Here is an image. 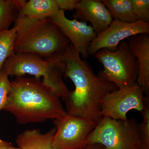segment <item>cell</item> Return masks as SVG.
I'll list each match as a JSON object with an SVG mask.
<instances>
[{
    "label": "cell",
    "instance_id": "cell-19",
    "mask_svg": "<svg viewBox=\"0 0 149 149\" xmlns=\"http://www.w3.org/2000/svg\"><path fill=\"white\" fill-rule=\"evenodd\" d=\"M133 12L139 20L149 23V0H130Z\"/></svg>",
    "mask_w": 149,
    "mask_h": 149
},
{
    "label": "cell",
    "instance_id": "cell-10",
    "mask_svg": "<svg viewBox=\"0 0 149 149\" xmlns=\"http://www.w3.org/2000/svg\"><path fill=\"white\" fill-rule=\"evenodd\" d=\"M65 12L59 10L49 18L70 41L81 58L85 60L88 58L89 47L97 35L91 25L75 18L72 20L68 19L65 16Z\"/></svg>",
    "mask_w": 149,
    "mask_h": 149
},
{
    "label": "cell",
    "instance_id": "cell-24",
    "mask_svg": "<svg viewBox=\"0 0 149 149\" xmlns=\"http://www.w3.org/2000/svg\"><path fill=\"white\" fill-rule=\"evenodd\" d=\"M0 149H21L19 148H15L13 146H11L3 147V148H0Z\"/></svg>",
    "mask_w": 149,
    "mask_h": 149
},
{
    "label": "cell",
    "instance_id": "cell-6",
    "mask_svg": "<svg viewBox=\"0 0 149 149\" xmlns=\"http://www.w3.org/2000/svg\"><path fill=\"white\" fill-rule=\"evenodd\" d=\"M93 144L105 149H139V123L134 118L118 120L103 117L87 139L88 146Z\"/></svg>",
    "mask_w": 149,
    "mask_h": 149
},
{
    "label": "cell",
    "instance_id": "cell-11",
    "mask_svg": "<svg viewBox=\"0 0 149 149\" xmlns=\"http://www.w3.org/2000/svg\"><path fill=\"white\" fill-rule=\"evenodd\" d=\"M75 10L74 18L90 22L97 35L106 29L113 20L102 0H80Z\"/></svg>",
    "mask_w": 149,
    "mask_h": 149
},
{
    "label": "cell",
    "instance_id": "cell-23",
    "mask_svg": "<svg viewBox=\"0 0 149 149\" xmlns=\"http://www.w3.org/2000/svg\"><path fill=\"white\" fill-rule=\"evenodd\" d=\"M11 143L6 142V141H3L0 138V148H3V147H9L12 146Z\"/></svg>",
    "mask_w": 149,
    "mask_h": 149
},
{
    "label": "cell",
    "instance_id": "cell-17",
    "mask_svg": "<svg viewBox=\"0 0 149 149\" xmlns=\"http://www.w3.org/2000/svg\"><path fill=\"white\" fill-rule=\"evenodd\" d=\"M17 27H13L0 32V71L6 61L15 54L14 45Z\"/></svg>",
    "mask_w": 149,
    "mask_h": 149
},
{
    "label": "cell",
    "instance_id": "cell-4",
    "mask_svg": "<svg viewBox=\"0 0 149 149\" xmlns=\"http://www.w3.org/2000/svg\"><path fill=\"white\" fill-rule=\"evenodd\" d=\"M65 63L56 55L44 60L34 54L15 53L5 62L2 69L8 76L22 77L26 74L41 79L57 96L65 97L68 90L63 80Z\"/></svg>",
    "mask_w": 149,
    "mask_h": 149
},
{
    "label": "cell",
    "instance_id": "cell-16",
    "mask_svg": "<svg viewBox=\"0 0 149 149\" xmlns=\"http://www.w3.org/2000/svg\"><path fill=\"white\" fill-rule=\"evenodd\" d=\"M26 1L0 0V32L8 29Z\"/></svg>",
    "mask_w": 149,
    "mask_h": 149
},
{
    "label": "cell",
    "instance_id": "cell-13",
    "mask_svg": "<svg viewBox=\"0 0 149 149\" xmlns=\"http://www.w3.org/2000/svg\"><path fill=\"white\" fill-rule=\"evenodd\" d=\"M56 132L55 127L45 133L39 129L25 130L17 136L15 142L21 149H53Z\"/></svg>",
    "mask_w": 149,
    "mask_h": 149
},
{
    "label": "cell",
    "instance_id": "cell-15",
    "mask_svg": "<svg viewBox=\"0 0 149 149\" xmlns=\"http://www.w3.org/2000/svg\"><path fill=\"white\" fill-rule=\"evenodd\" d=\"M114 20L136 22L139 19L133 12L130 0H102Z\"/></svg>",
    "mask_w": 149,
    "mask_h": 149
},
{
    "label": "cell",
    "instance_id": "cell-21",
    "mask_svg": "<svg viewBox=\"0 0 149 149\" xmlns=\"http://www.w3.org/2000/svg\"><path fill=\"white\" fill-rule=\"evenodd\" d=\"M59 10L65 11L76 9L80 0H55Z\"/></svg>",
    "mask_w": 149,
    "mask_h": 149
},
{
    "label": "cell",
    "instance_id": "cell-7",
    "mask_svg": "<svg viewBox=\"0 0 149 149\" xmlns=\"http://www.w3.org/2000/svg\"><path fill=\"white\" fill-rule=\"evenodd\" d=\"M56 132L53 149H85L87 139L97 123L92 120L67 114L54 120Z\"/></svg>",
    "mask_w": 149,
    "mask_h": 149
},
{
    "label": "cell",
    "instance_id": "cell-18",
    "mask_svg": "<svg viewBox=\"0 0 149 149\" xmlns=\"http://www.w3.org/2000/svg\"><path fill=\"white\" fill-rule=\"evenodd\" d=\"M143 120L139 123L140 145L139 149H149V97H145L143 109L141 112Z\"/></svg>",
    "mask_w": 149,
    "mask_h": 149
},
{
    "label": "cell",
    "instance_id": "cell-1",
    "mask_svg": "<svg viewBox=\"0 0 149 149\" xmlns=\"http://www.w3.org/2000/svg\"><path fill=\"white\" fill-rule=\"evenodd\" d=\"M56 55L65 63L64 75L71 80L75 87L74 91H68L62 98L65 103L67 114L98 123L102 118L101 111L103 99L118 88L96 74L70 43Z\"/></svg>",
    "mask_w": 149,
    "mask_h": 149
},
{
    "label": "cell",
    "instance_id": "cell-12",
    "mask_svg": "<svg viewBox=\"0 0 149 149\" xmlns=\"http://www.w3.org/2000/svg\"><path fill=\"white\" fill-rule=\"evenodd\" d=\"M126 40L139 66L136 83L143 89L147 95H149V34H139Z\"/></svg>",
    "mask_w": 149,
    "mask_h": 149
},
{
    "label": "cell",
    "instance_id": "cell-20",
    "mask_svg": "<svg viewBox=\"0 0 149 149\" xmlns=\"http://www.w3.org/2000/svg\"><path fill=\"white\" fill-rule=\"evenodd\" d=\"M10 87L8 75L2 69L0 71V111L4 109L6 104Z\"/></svg>",
    "mask_w": 149,
    "mask_h": 149
},
{
    "label": "cell",
    "instance_id": "cell-14",
    "mask_svg": "<svg viewBox=\"0 0 149 149\" xmlns=\"http://www.w3.org/2000/svg\"><path fill=\"white\" fill-rule=\"evenodd\" d=\"M59 10L55 0H30L24 3L18 15L31 19H42L49 18Z\"/></svg>",
    "mask_w": 149,
    "mask_h": 149
},
{
    "label": "cell",
    "instance_id": "cell-22",
    "mask_svg": "<svg viewBox=\"0 0 149 149\" xmlns=\"http://www.w3.org/2000/svg\"><path fill=\"white\" fill-rule=\"evenodd\" d=\"M85 149H105L104 147L100 144H93L89 145Z\"/></svg>",
    "mask_w": 149,
    "mask_h": 149
},
{
    "label": "cell",
    "instance_id": "cell-3",
    "mask_svg": "<svg viewBox=\"0 0 149 149\" xmlns=\"http://www.w3.org/2000/svg\"><path fill=\"white\" fill-rule=\"evenodd\" d=\"M15 25L17 27L15 53L34 54L47 58L69 45V40L49 18L31 19L18 15Z\"/></svg>",
    "mask_w": 149,
    "mask_h": 149
},
{
    "label": "cell",
    "instance_id": "cell-8",
    "mask_svg": "<svg viewBox=\"0 0 149 149\" xmlns=\"http://www.w3.org/2000/svg\"><path fill=\"white\" fill-rule=\"evenodd\" d=\"M144 93L143 89L136 83L109 93L102 101V117L127 120V113L131 110L141 112L144 109Z\"/></svg>",
    "mask_w": 149,
    "mask_h": 149
},
{
    "label": "cell",
    "instance_id": "cell-2",
    "mask_svg": "<svg viewBox=\"0 0 149 149\" xmlns=\"http://www.w3.org/2000/svg\"><path fill=\"white\" fill-rule=\"evenodd\" d=\"M22 125L64 117L66 112L60 97L36 77H17L11 82L7 101L3 109Z\"/></svg>",
    "mask_w": 149,
    "mask_h": 149
},
{
    "label": "cell",
    "instance_id": "cell-5",
    "mask_svg": "<svg viewBox=\"0 0 149 149\" xmlns=\"http://www.w3.org/2000/svg\"><path fill=\"white\" fill-rule=\"evenodd\" d=\"M94 56L103 66L98 74L118 88L136 83L139 66L126 40L122 41L116 50L101 49Z\"/></svg>",
    "mask_w": 149,
    "mask_h": 149
},
{
    "label": "cell",
    "instance_id": "cell-9",
    "mask_svg": "<svg viewBox=\"0 0 149 149\" xmlns=\"http://www.w3.org/2000/svg\"><path fill=\"white\" fill-rule=\"evenodd\" d=\"M149 34V23L139 20L129 23L113 19L106 29L97 35L88 49L89 56H95L102 49L116 50L122 41L139 34Z\"/></svg>",
    "mask_w": 149,
    "mask_h": 149
}]
</instances>
